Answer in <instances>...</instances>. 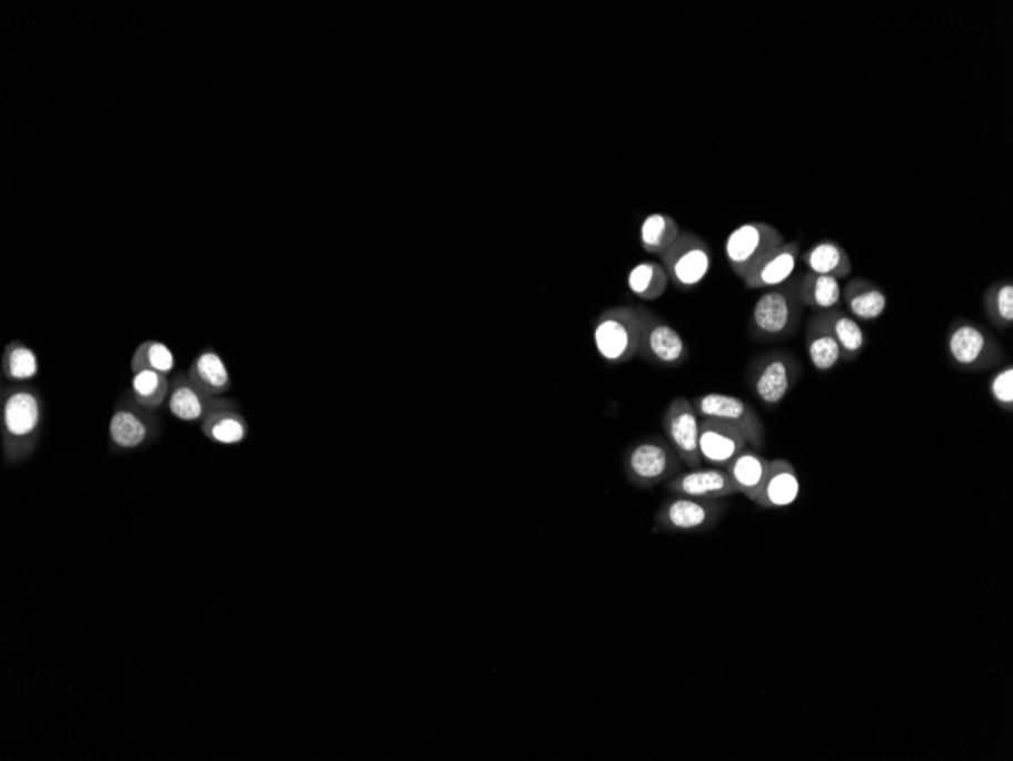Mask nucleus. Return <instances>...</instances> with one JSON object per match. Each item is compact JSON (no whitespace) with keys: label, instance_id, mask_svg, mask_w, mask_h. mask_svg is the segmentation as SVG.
<instances>
[{"label":"nucleus","instance_id":"obj_20","mask_svg":"<svg viewBox=\"0 0 1013 761\" xmlns=\"http://www.w3.org/2000/svg\"><path fill=\"white\" fill-rule=\"evenodd\" d=\"M800 260L807 266L808 271L835 277L837 280H842L853 273L852 257L848 251L832 239L813 244L800 256Z\"/></svg>","mask_w":1013,"mask_h":761},{"label":"nucleus","instance_id":"obj_25","mask_svg":"<svg viewBox=\"0 0 1013 761\" xmlns=\"http://www.w3.org/2000/svg\"><path fill=\"white\" fill-rule=\"evenodd\" d=\"M983 314L995 330L1007 332L1013 326V281L991 283L983 293Z\"/></svg>","mask_w":1013,"mask_h":761},{"label":"nucleus","instance_id":"obj_13","mask_svg":"<svg viewBox=\"0 0 1013 761\" xmlns=\"http://www.w3.org/2000/svg\"><path fill=\"white\" fill-rule=\"evenodd\" d=\"M666 490L674 496L706 498V501H725L735 496L737 490L727 470L719 467L691 468L678 473L666 482Z\"/></svg>","mask_w":1013,"mask_h":761},{"label":"nucleus","instance_id":"obj_1","mask_svg":"<svg viewBox=\"0 0 1013 761\" xmlns=\"http://www.w3.org/2000/svg\"><path fill=\"white\" fill-rule=\"evenodd\" d=\"M800 277L766 290L757 298L749 316L748 332L761 343H778L792 338L802 322L804 307L798 293Z\"/></svg>","mask_w":1013,"mask_h":761},{"label":"nucleus","instance_id":"obj_9","mask_svg":"<svg viewBox=\"0 0 1013 761\" xmlns=\"http://www.w3.org/2000/svg\"><path fill=\"white\" fill-rule=\"evenodd\" d=\"M663 268L669 281L679 290H692L711 273L712 249L702 236L682 231L677 240L661 256Z\"/></svg>","mask_w":1013,"mask_h":761},{"label":"nucleus","instance_id":"obj_7","mask_svg":"<svg viewBox=\"0 0 1013 761\" xmlns=\"http://www.w3.org/2000/svg\"><path fill=\"white\" fill-rule=\"evenodd\" d=\"M785 243L782 231L768 223H744L729 233L725 240V260L733 274L744 280L758 261Z\"/></svg>","mask_w":1013,"mask_h":761},{"label":"nucleus","instance_id":"obj_2","mask_svg":"<svg viewBox=\"0 0 1013 761\" xmlns=\"http://www.w3.org/2000/svg\"><path fill=\"white\" fill-rule=\"evenodd\" d=\"M946 355L954 368L965 373H986L1003 364L1004 350L991 332L971 319L957 318L945 336Z\"/></svg>","mask_w":1013,"mask_h":761},{"label":"nucleus","instance_id":"obj_18","mask_svg":"<svg viewBox=\"0 0 1013 761\" xmlns=\"http://www.w3.org/2000/svg\"><path fill=\"white\" fill-rule=\"evenodd\" d=\"M725 470L732 477L737 493L756 503L768 476L769 461L754 448H744Z\"/></svg>","mask_w":1013,"mask_h":761},{"label":"nucleus","instance_id":"obj_10","mask_svg":"<svg viewBox=\"0 0 1013 761\" xmlns=\"http://www.w3.org/2000/svg\"><path fill=\"white\" fill-rule=\"evenodd\" d=\"M696 414L699 418L716 419L741 432L754 451H762L766 443V429L762 418L748 403L736 395L724 393H707L698 395L694 402Z\"/></svg>","mask_w":1013,"mask_h":761},{"label":"nucleus","instance_id":"obj_12","mask_svg":"<svg viewBox=\"0 0 1013 761\" xmlns=\"http://www.w3.org/2000/svg\"><path fill=\"white\" fill-rule=\"evenodd\" d=\"M699 423L702 419L696 414L694 405L683 395L669 403L662 418L666 439L677 452L682 463L689 468H698L703 464L698 448Z\"/></svg>","mask_w":1013,"mask_h":761},{"label":"nucleus","instance_id":"obj_4","mask_svg":"<svg viewBox=\"0 0 1013 761\" xmlns=\"http://www.w3.org/2000/svg\"><path fill=\"white\" fill-rule=\"evenodd\" d=\"M642 306H616L602 312L594 324L596 352L610 365L627 364L637 356Z\"/></svg>","mask_w":1013,"mask_h":761},{"label":"nucleus","instance_id":"obj_31","mask_svg":"<svg viewBox=\"0 0 1013 761\" xmlns=\"http://www.w3.org/2000/svg\"><path fill=\"white\" fill-rule=\"evenodd\" d=\"M173 367L172 352H170L168 345L158 343V340H146V343L140 344L131 360V369L135 374L149 369V372L168 376L169 373H172Z\"/></svg>","mask_w":1013,"mask_h":761},{"label":"nucleus","instance_id":"obj_17","mask_svg":"<svg viewBox=\"0 0 1013 761\" xmlns=\"http://www.w3.org/2000/svg\"><path fill=\"white\" fill-rule=\"evenodd\" d=\"M842 302L846 312L857 322H875L886 312L887 295L877 283L856 277L842 289Z\"/></svg>","mask_w":1013,"mask_h":761},{"label":"nucleus","instance_id":"obj_26","mask_svg":"<svg viewBox=\"0 0 1013 761\" xmlns=\"http://www.w3.org/2000/svg\"><path fill=\"white\" fill-rule=\"evenodd\" d=\"M682 233L677 220L671 215L652 214L640 224L639 243L645 253L662 256L677 240Z\"/></svg>","mask_w":1013,"mask_h":761},{"label":"nucleus","instance_id":"obj_6","mask_svg":"<svg viewBox=\"0 0 1013 761\" xmlns=\"http://www.w3.org/2000/svg\"><path fill=\"white\" fill-rule=\"evenodd\" d=\"M802 374V364L792 353L771 350L749 364L748 386L763 405L775 407L791 394Z\"/></svg>","mask_w":1013,"mask_h":761},{"label":"nucleus","instance_id":"obj_22","mask_svg":"<svg viewBox=\"0 0 1013 761\" xmlns=\"http://www.w3.org/2000/svg\"><path fill=\"white\" fill-rule=\"evenodd\" d=\"M189 381L199 393L207 397L225 394L231 386V377H229L224 360L220 359L218 353L210 350L202 352L190 365Z\"/></svg>","mask_w":1013,"mask_h":761},{"label":"nucleus","instance_id":"obj_8","mask_svg":"<svg viewBox=\"0 0 1013 761\" xmlns=\"http://www.w3.org/2000/svg\"><path fill=\"white\" fill-rule=\"evenodd\" d=\"M727 510L725 501L674 496L662 503L654 522L657 531L699 534L715 530Z\"/></svg>","mask_w":1013,"mask_h":761},{"label":"nucleus","instance_id":"obj_5","mask_svg":"<svg viewBox=\"0 0 1013 761\" xmlns=\"http://www.w3.org/2000/svg\"><path fill=\"white\" fill-rule=\"evenodd\" d=\"M625 477L639 490L666 484L682 472L683 463L668 439L652 436L637 441L624 453Z\"/></svg>","mask_w":1013,"mask_h":761},{"label":"nucleus","instance_id":"obj_21","mask_svg":"<svg viewBox=\"0 0 1013 761\" xmlns=\"http://www.w3.org/2000/svg\"><path fill=\"white\" fill-rule=\"evenodd\" d=\"M816 314L827 324L830 332L835 336L836 343L840 345L842 362L858 359L865 350L866 336L857 319H854L848 312L842 310L841 307L816 312Z\"/></svg>","mask_w":1013,"mask_h":761},{"label":"nucleus","instance_id":"obj_30","mask_svg":"<svg viewBox=\"0 0 1013 761\" xmlns=\"http://www.w3.org/2000/svg\"><path fill=\"white\" fill-rule=\"evenodd\" d=\"M132 393L140 406L146 409H158L168 397V378L165 374L149 372V369L136 373L135 381H132Z\"/></svg>","mask_w":1013,"mask_h":761},{"label":"nucleus","instance_id":"obj_15","mask_svg":"<svg viewBox=\"0 0 1013 761\" xmlns=\"http://www.w3.org/2000/svg\"><path fill=\"white\" fill-rule=\"evenodd\" d=\"M800 260V244L785 243L758 261L744 278L746 289H773L794 277Z\"/></svg>","mask_w":1013,"mask_h":761},{"label":"nucleus","instance_id":"obj_3","mask_svg":"<svg viewBox=\"0 0 1013 761\" xmlns=\"http://www.w3.org/2000/svg\"><path fill=\"white\" fill-rule=\"evenodd\" d=\"M41 419L43 405L37 391H7L2 402V429L8 461H19L28 456L39 438Z\"/></svg>","mask_w":1013,"mask_h":761},{"label":"nucleus","instance_id":"obj_19","mask_svg":"<svg viewBox=\"0 0 1013 761\" xmlns=\"http://www.w3.org/2000/svg\"><path fill=\"white\" fill-rule=\"evenodd\" d=\"M804 345H806L808 360L818 373L833 372L842 362L840 345H837L835 336L816 312L806 324Z\"/></svg>","mask_w":1013,"mask_h":761},{"label":"nucleus","instance_id":"obj_16","mask_svg":"<svg viewBox=\"0 0 1013 761\" xmlns=\"http://www.w3.org/2000/svg\"><path fill=\"white\" fill-rule=\"evenodd\" d=\"M802 493V482L794 465L786 459L769 461V472L756 505L765 510H782L794 505Z\"/></svg>","mask_w":1013,"mask_h":761},{"label":"nucleus","instance_id":"obj_29","mask_svg":"<svg viewBox=\"0 0 1013 761\" xmlns=\"http://www.w3.org/2000/svg\"><path fill=\"white\" fill-rule=\"evenodd\" d=\"M148 426L135 412L120 409L112 415L110 436L112 443L125 451L141 446L148 438Z\"/></svg>","mask_w":1013,"mask_h":761},{"label":"nucleus","instance_id":"obj_24","mask_svg":"<svg viewBox=\"0 0 1013 761\" xmlns=\"http://www.w3.org/2000/svg\"><path fill=\"white\" fill-rule=\"evenodd\" d=\"M669 283L668 273L662 264L654 260L640 261L633 266L627 276L628 289L645 302L662 298L668 290Z\"/></svg>","mask_w":1013,"mask_h":761},{"label":"nucleus","instance_id":"obj_11","mask_svg":"<svg viewBox=\"0 0 1013 761\" xmlns=\"http://www.w3.org/2000/svg\"><path fill=\"white\" fill-rule=\"evenodd\" d=\"M637 356L666 368H677L689 357V348L668 322L642 307V327Z\"/></svg>","mask_w":1013,"mask_h":761},{"label":"nucleus","instance_id":"obj_33","mask_svg":"<svg viewBox=\"0 0 1013 761\" xmlns=\"http://www.w3.org/2000/svg\"><path fill=\"white\" fill-rule=\"evenodd\" d=\"M987 391L992 402L995 403L1000 409L1012 414L1013 412V365L1006 364L1004 367L1000 368L999 372L992 374L990 382H987Z\"/></svg>","mask_w":1013,"mask_h":761},{"label":"nucleus","instance_id":"obj_23","mask_svg":"<svg viewBox=\"0 0 1013 761\" xmlns=\"http://www.w3.org/2000/svg\"><path fill=\"white\" fill-rule=\"evenodd\" d=\"M798 293L804 307L815 312L837 309L842 303L841 283L835 277L808 271L800 277Z\"/></svg>","mask_w":1013,"mask_h":761},{"label":"nucleus","instance_id":"obj_28","mask_svg":"<svg viewBox=\"0 0 1013 761\" xmlns=\"http://www.w3.org/2000/svg\"><path fill=\"white\" fill-rule=\"evenodd\" d=\"M203 434L215 441V443L231 446V444H239L246 438L248 427H246L244 418L235 414V412L212 411L207 415L206 423H203Z\"/></svg>","mask_w":1013,"mask_h":761},{"label":"nucleus","instance_id":"obj_32","mask_svg":"<svg viewBox=\"0 0 1013 761\" xmlns=\"http://www.w3.org/2000/svg\"><path fill=\"white\" fill-rule=\"evenodd\" d=\"M2 369L10 381H29L39 374V360L27 345L11 343L3 353Z\"/></svg>","mask_w":1013,"mask_h":761},{"label":"nucleus","instance_id":"obj_27","mask_svg":"<svg viewBox=\"0 0 1013 761\" xmlns=\"http://www.w3.org/2000/svg\"><path fill=\"white\" fill-rule=\"evenodd\" d=\"M207 395L199 393L190 381L179 376L169 397L170 412L181 422H198L207 414L210 403Z\"/></svg>","mask_w":1013,"mask_h":761},{"label":"nucleus","instance_id":"obj_14","mask_svg":"<svg viewBox=\"0 0 1013 761\" xmlns=\"http://www.w3.org/2000/svg\"><path fill=\"white\" fill-rule=\"evenodd\" d=\"M748 446L744 435L716 419L702 418L698 448L703 463L725 468Z\"/></svg>","mask_w":1013,"mask_h":761}]
</instances>
